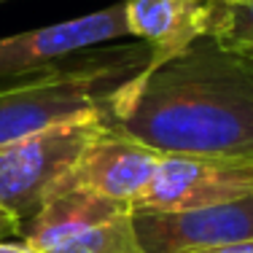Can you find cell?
<instances>
[{
    "instance_id": "8",
    "label": "cell",
    "mask_w": 253,
    "mask_h": 253,
    "mask_svg": "<svg viewBox=\"0 0 253 253\" xmlns=\"http://www.w3.org/2000/svg\"><path fill=\"white\" fill-rule=\"evenodd\" d=\"M156 167L159 154L154 148L143 146L140 140L119 129L111 119H105L97 135L78 156L62 191H92L100 197L129 202L135 208L151 183Z\"/></svg>"
},
{
    "instance_id": "2",
    "label": "cell",
    "mask_w": 253,
    "mask_h": 253,
    "mask_svg": "<svg viewBox=\"0 0 253 253\" xmlns=\"http://www.w3.org/2000/svg\"><path fill=\"white\" fill-rule=\"evenodd\" d=\"M151 68L146 43L94 46L46 73L0 86V146L49 126L108 116L129 81Z\"/></svg>"
},
{
    "instance_id": "6",
    "label": "cell",
    "mask_w": 253,
    "mask_h": 253,
    "mask_svg": "<svg viewBox=\"0 0 253 253\" xmlns=\"http://www.w3.org/2000/svg\"><path fill=\"white\" fill-rule=\"evenodd\" d=\"M253 194V159L240 156H200L167 154L159 156L148 189L135 210H197L210 205L234 202Z\"/></svg>"
},
{
    "instance_id": "7",
    "label": "cell",
    "mask_w": 253,
    "mask_h": 253,
    "mask_svg": "<svg viewBox=\"0 0 253 253\" xmlns=\"http://www.w3.org/2000/svg\"><path fill=\"white\" fill-rule=\"evenodd\" d=\"M135 232L143 253H200L253 240V194L197 210H135Z\"/></svg>"
},
{
    "instance_id": "1",
    "label": "cell",
    "mask_w": 253,
    "mask_h": 253,
    "mask_svg": "<svg viewBox=\"0 0 253 253\" xmlns=\"http://www.w3.org/2000/svg\"><path fill=\"white\" fill-rule=\"evenodd\" d=\"M108 119L159 156L253 159V62L205 35L126 84Z\"/></svg>"
},
{
    "instance_id": "15",
    "label": "cell",
    "mask_w": 253,
    "mask_h": 253,
    "mask_svg": "<svg viewBox=\"0 0 253 253\" xmlns=\"http://www.w3.org/2000/svg\"><path fill=\"white\" fill-rule=\"evenodd\" d=\"M0 3H5V0H0Z\"/></svg>"
},
{
    "instance_id": "3",
    "label": "cell",
    "mask_w": 253,
    "mask_h": 253,
    "mask_svg": "<svg viewBox=\"0 0 253 253\" xmlns=\"http://www.w3.org/2000/svg\"><path fill=\"white\" fill-rule=\"evenodd\" d=\"M108 116L76 119L0 146V208L25 224L62 191L78 156Z\"/></svg>"
},
{
    "instance_id": "12",
    "label": "cell",
    "mask_w": 253,
    "mask_h": 253,
    "mask_svg": "<svg viewBox=\"0 0 253 253\" xmlns=\"http://www.w3.org/2000/svg\"><path fill=\"white\" fill-rule=\"evenodd\" d=\"M200 253H253V240H240V243L218 245V248H210V251H200Z\"/></svg>"
},
{
    "instance_id": "5",
    "label": "cell",
    "mask_w": 253,
    "mask_h": 253,
    "mask_svg": "<svg viewBox=\"0 0 253 253\" xmlns=\"http://www.w3.org/2000/svg\"><path fill=\"white\" fill-rule=\"evenodd\" d=\"M119 38H132L129 22H126V0H119L76 19L5 35L0 38V86L46 73L62 65L65 59L76 57L78 51Z\"/></svg>"
},
{
    "instance_id": "14",
    "label": "cell",
    "mask_w": 253,
    "mask_h": 253,
    "mask_svg": "<svg viewBox=\"0 0 253 253\" xmlns=\"http://www.w3.org/2000/svg\"><path fill=\"white\" fill-rule=\"evenodd\" d=\"M240 54H243V57H248L251 62H253V49H248V51H240Z\"/></svg>"
},
{
    "instance_id": "13",
    "label": "cell",
    "mask_w": 253,
    "mask_h": 253,
    "mask_svg": "<svg viewBox=\"0 0 253 253\" xmlns=\"http://www.w3.org/2000/svg\"><path fill=\"white\" fill-rule=\"evenodd\" d=\"M0 253H38L25 240H0Z\"/></svg>"
},
{
    "instance_id": "11",
    "label": "cell",
    "mask_w": 253,
    "mask_h": 253,
    "mask_svg": "<svg viewBox=\"0 0 253 253\" xmlns=\"http://www.w3.org/2000/svg\"><path fill=\"white\" fill-rule=\"evenodd\" d=\"M0 240H22V221L0 208Z\"/></svg>"
},
{
    "instance_id": "4",
    "label": "cell",
    "mask_w": 253,
    "mask_h": 253,
    "mask_svg": "<svg viewBox=\"0 0 253 253\" xmlns=\"http://www.w3.org/2000/svg\"><path fill=\"white\" fill-rule=\"evenodd\" d=\"M22 240L38 253H143L135 208L92 191H62L30 221Z\"/></svg>"
},
{
    "instance_id": "9",
    "label": "cell",
    "mask_w": 253,
    "mask_h": 253,
    "mask_svg": "<svg viewBox=\"0 0 253 253\" xmlns=\"http://www.w3.org/2000/svg\"><path fill=\"white\" fill-rule=\"evenodd\" d=\"M213 0H126L129 35L151 49V68L208 35Z\"/></svg>"
},
{
    "instance_id": "10",
    "label": "cell",
    "mask_w": 253,
    "mask_h": 253,
    "mask_svg": "<svg viewBox=\"0 0 253 253\" xmlns=\"http://www.w3.org/2000/svg\"><path fill=\"white\" fill-rule=\"evenodd\" d=\"M208 35L234 51L253 49V0H213Z\"/></svg>"
}]
</instances>
